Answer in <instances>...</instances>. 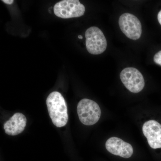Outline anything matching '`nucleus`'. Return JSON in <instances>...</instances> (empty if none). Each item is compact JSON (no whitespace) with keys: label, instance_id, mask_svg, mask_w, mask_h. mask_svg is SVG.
<instances>
[{"label":"nucleus","instance_id":"1","mask_svg":"<svg viewBox=\"0 0 161 161\" xmlns=\"http://www.w3.org/2000/svg\"><path fill=\"white\" fill-rule=\"evenodd\" d=\"M46 104L53 124L58 128L66 125L68 121L67 108L61 94L57 92H52L47 98Z\"/></svg>","mask_w":161,"mask_h":161},{"label":"nucleus","instance_id":"2","mask_svg":"<svg viewBox=\"0 0 161 161\" xmlns=\"http://www.w3.org/2000/svg\"><path fill=\"white\" fill-rule=\"evenodd\" d=\"M77 112L80 121L86 125L96 124L99 120L101 114L98 104L87 98L81 99L78 103Z\"/></svg>","mask_w":161,"mask_h":161},{"label":"nucleus","instance_id":"3","mask_svg":"<svg viewBox=\"0 0 161 161\" xmlns=\"http://www.w3.org/2000/svg\"><path fill=\"white\" fill-rule=\"evenodd\" d=\"M87 50L93 55H99L106 49L107 42L102 31L96 26H92L85 32Z\"/></svg>","mask_w":161,"mask_h":161},{"label":"nucleus","instance_id":"4","mask_svg":"<svg viewBox=\"0 0 161 161\" xmlns=\"http://www.w3.org/2000/svg\"><path fill=\"white\" fill-rule=\"evenodd\" d=\"M85 12V7L78 0H63L54 6L55 14L62 19L79 17Z\"/></svg>","mask_w":161,"mask_h":161},{"label":"nucleus","instance_id":"5","mask_svg":"<svg viewBox=\"0 0 161 161\" xmlns=\"http://www.w3.org/2000/svg\"><path fill=\"white\" fill-rule=\"evenodd\" d=\"M122 82L127 89L137 93L143 89L145 82L143 76L138 69L133 67L124 69L120 74Z\"/></svg>","mask_w":161,"mask_h":161},{"label":"nucleus","instance_id":"6","mask_svg":"<svg viewBox=\"0 0 161 161\" xmlns=\"http://www.w3.org/2000/svg\"><path fill=\"white\" fill-rule=\"evenodd\" d=\"M119 24L122 32L127 37L137 40L142 34V26L138 18L131 14L124 13L119 17Z\"/></svg>","mask_w":161,"mask_h":161},{"label":"nucleus","instance_id":"7","mask_svg":"<svg viewBox=\"0 0 161 161\" xmlns=\"http://www.w3.org/2000/svg\"><path fill=\"white\" fill-rule=\"evenodd\" d=\"M144 136L148 144L153 149L161 148V125L154 120L146 122L142 127Z\"/></svg>","mask_w":161,"mask_h":161},{"label":"nucleus","instance_id":"8","mask_svg":"<svg viewBox=\"0 0 161 161\" xmlns=\"http://www.w3.org/2000/svg\"><path fill=\"white\" fill-rule=\"evenodd\" d=\"M106 148L110 153L125 158L131 157L133 153L131 144L117 137L109 138L106 142Z\"/></svg>","mask_w":161,"mask_h":161},{"label":"nucleus","instance_id":"9","mask_svg":"<svg viewBox=\"0 0 161 161\" xmlns=\"http://www.w3.org/2000/svg\"><path fill=\"white\" fill-rule=\"evenodd\" d=\"M26 117L21 113H15L4 125L5 132L10 136L17 135L23 132L26 124Z\"/></svg>","mask_w":161,"mask_h":161},{"label":"nucleus","instance_id":"10","mask_svg":"<svg viewBox=\"0 0 161 161\" xmlns=\"http://www.w3.org/2000/svg\"><path fill=\"white\" fill-rule=\"evenodd\" d=\"M153 61L156 64L161 66V50L155 54L153 57Z\"/></svg>","mask_w":161,"mask_h":161},{"label":"nucleus","instance_id":"11","mask_svg":"<svg viewBox=\"0 0 161 161\" xmlns=\"http://www.w3.org/2000/svg\"><path fill=\"white\" fill-rule=\"evenodd\" d=\"M2 2L6 3L7 5H11V4L14 3V1L13 0H3Z\"/></svg>","mask_w":161,"mask_h":161},{"label":"nucleus","instance_id":"12","mask_svg":"<svg viewBox=\"0 0 161 161\" xmlns=\"http://www.w3.org/2000/svg\"><path fill=\"white\" fill-rule=\"evenodd\" d=\"M158 20L159 23L161 25V10L159 12L158 14Z\"/></svg>","mask_w":161,"mask_h":161},{"label":"nucleus","instance_id":"13","mask_svg":"<svg viewBox=\"0 0 161 161\" xmlns=\"http://www.w3.org/2000/svg\"><path fill=\"white\" fill-rule=\"evenodd\" d=\"M82 36H80V35H79V36H78V38L80 39H82Z\"/></svg>","mask_w":161,"mask_h":161}]
</instances>
